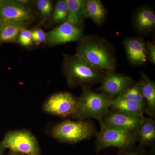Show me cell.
I'll return each instance as SVG.
<instances>
[{"mask_svg":"<svg viewBox=\"0 0 155 155\" xmlns=\"http://www.w3.org/2000/svg\"><path fill=\"white\" fill-rule=\"evenodd\" d=\"M75 54L98 69L114 72L116 67L115 50L105 39L96 35H83L78 41Z\"/></svg>","mask_w":155,"mask_h":155,"instance_id":"6da1fadb","label":"cell"},{"mask_svg":"<svg viewBox=\"0 0 155 155\" xmlns=\"http://www.w3.org/2000/svg\"><path fill=\"white\" fill-rule=\"evenodd\" d=\"M62 69L67 84L73 88H91L94 84L101 83L106 74L76 54H64Z\"/></svg>","mask_w":155,"mask_h":155,"instance_id":"7a4b0ae2","label":"cell"},{"mask_svg":"<svg viewBox=\"0 0 155 155\" xmlns=\"http://www.w3.org/2000/svg\"><path fill=\"white\" fill-rule=\"evenodd\" d=\"M112 100L103 93L82 88L81 94L77 97V108L71 116L72 119L82 121L93 118L100 122L110 110Z\"/></svg>","mask_w":155,"mask_h":155,"instance_id":"3957f363","label":"cell"},{"mask_svg":"<svg viewBox=\"0 0 155 155\" xmlns=\"http://www.w3.org/2000/svg\"><path fill=\"white\" fill-rule=\"evenodd\" d=\"M98 133L95 125L90 120H66L54 125L51 131L58 141L71 144L90 139Z\"/></svg>","mask_w":155,"mask_h":155,"instance_id":"277c9868","label":"cell"},{"mask_svg":"<svg viewBox=\"0 0 155 155\" xmlns=\"http://www.w3.org/2000/svg\"><path fill=\"white\" fill-rule=\"evenodd\" d=\"M135 132L101 125L95 142L96 152L98 153L111 147L118 148L119 150L131 147L137 142Z\"/></svg>","mask_w":155,"mask_h":155,"instance_id":"5b68a950","label":"cell"},{"mask_svg":"<svg viewBox=\"0 0 155 155\" xmlns=\"http://www.w3.org/2000/svg\"><path fill=\"white\" fill-rule=\"evenodd\" d=\"M6 149L27 155H40L41 148L36 138L25 130H13L6 134L2 141Z\"/></svg>","mask_w":155,"mask_h":155,"instance_id":"8992f818","label":"cell"},{"mask_svg":"<svg viewBox=\"0 0 155 155\" xmlns=\"http://www.w3.org/2000/svg\"><path fill=\"white\" fill-rule=\"evenodd\" d=\"M77 98L68 92H60L50 96L43 103V110L50 115L65 117L72 116L77 107Z\"/></svg>","mask_w":155,"mask_h":155,"instance_id":"52a82bcc","label":"cell"},{"mask_svg":"<svg viewBox=\"0 0 155 155\" xmlns=\"http://www.w3.org/2000/svg\"><path fill=\"white\" fill-rule=\"evenodd\" d=\"M83 29L67 22L46 33L44 43L50 46L78 41L83 36Z\"/></svg>","mask_w":155,"mask_h":155,"instance_id":"ba28073f","label":"cell"},{"mask_svg":"<svg viewBox=\"0 0 155 155\" xmlns=\"http://www.w3.org/2000/svg\"><path fill=\"white\" fill-rule=\"evenodd\" d=\"M101 85L98 90L114 99L119 96L134 83L130 76L114 72H106L102 81Z\"/></svg>","mask_w":155,"mask_h":155,"instance_id":"9c48e42d","label":"cell"},{"mask_svg":"<svg viewBox=\"0 0 155 155\" xmlns=\"http://www.w3.org/2000/svg\"><path fill=\"white\" fill-rule=\"evenodd\" d=\"M143 116L129 115L111 109L103 117L100 123L101 125L107 127L136 131L140 125Z\"/></svg>","mask_w":155,"mask_h":155,"instance_id":"30bf717a","label":"cell"},{"mask_svg":"<svg viewBox=\"0 0 155 155\" xmlns=\"http://www.w3.org/2000/svg\"><path fill=\"white\" fill-rule=\"evenodd\" d=\"M33 19L32 11L27 6L20 5L15 0H3L0 6V22L13 20L28 23Z\"/></svg>","mask_w":155,"mask_h":155,"instance_id":"8fae6325","label":"cell"},{"mask_svg":"<svg viewBox=\"0 0 155 155\" xmlns=\"http://www.w3.org/2000/svg\"><path fill=\"white\" fill-rule=\"evenodd\" d=\"M126 55L134 66H141L147 61L145 43L140 38H126L123 40Z\"/></svg>","mask_w":155,"mask_h":155,"instance_id":"7c38bea8","label":"cell"},{"mask_svg":"<svg viewBox=\"0 0 155 155\" xmlns=\"http://www.w3.org/2000/svg\"><path fill=\"white\" fill-rule=\"evenodd\" d=\"M137 142L140 146H153L155 142V121L153 117L143 116L136 131Z\"/></svg>","mask_w":155,"mask_h":155,"instance_id":"4fadbf2b","label":"cell"},{"mask_svg":"<svg viewBox=\"0 0 155 155\" xmlns=\"http://www.w3.org/2000/svg\"><path fill=\"white\" fill-rule=\"evenodd\" d=\"M28 24L13 20L0 22V44L17 42L19 33L27 28Z\"/></svg>","mask_w":155,"mask_h":155,"instance_id":"5bb4252c","label":"cell"},{"mask_svg":"<svg viewBox=\"0 0 155 155\" xmlns=\"http://www.w3.org/2000/svg\"><path fill=\"white\" fill-rule=\"evenodd\" d=\"M139 81L141 91L145 101L146 107L145 113L151 117H153L155 112V83L144 72L141 73Z\"/></svg>","mask_w":155,"mask_h":155,"instance_id":"9a60e30c","label":"cell"},{"mask_svg":"<svg viewBox=\"0 0 155 155\" xmlns=\"http://www.w3.org/2000/svg\"><path fill=\"white\" fill-rule=\"evenodd\" d=\"M68 10L67 22L83 29L84 22L87 18L84 1L65 0Z\"/></svg>","mask_w":155,"mask_h":155,"instance_id":"2e32d148","label":"cell"},{"mask_svg":"<svg viewBox=\"0 0 155 155\" xmlns=\"http://www.w3.org/2000/svg\"><path fill=\"white\" fill-rule=\"evenodd\" d=\"M134 22L137 30L140 32H150L155 25L154 12L149 8L138 9L134 15Z\"/></svg>","mask_w":155,"mask_h":155,"instance_id":"e0dca14e","label":"cell"},{"mask_svg":"<svg viewBox=\"0 0 155 155\" xmlns=\"http://www.w3.org/2000/svg\"><path fill=\"white\" fill-rule=\"evenodd\" d=\"M111 110L134 116H144V108L138 103L120 97L113 99L110 105Z\"/></svg>","mask_w":155,"mask_h":155,"instance_id":"ac0fdd59","label":"cell"},{"mask_svg":"<svg viewBox=\"0 0 155 155\" xmlns=\"http://www.w3.org/2000/svg\"><path fill=\"white\" fill-rule=\"evenodd\" d=\"M87 18H89L97 25L102 24L107 16V10L100 0L84 1Z\"/></svg>","mask_w":155,"mask_h":155,"instance_id":"d6986e66","label":"cell"},{"mask_svg":"<svg viewBox=\"0 0 155 155\" xmlns=\"http://www.w3.org/2000/svg\"><path fill=\"white\" fill-rule=\"evenodd\" d=\"M118 97L138 103L144 108L145 112L146 105L139 81L134 83Z\"/></svg>","mask_w":155,"mask_h":155,"instance_id":"ffe728a7","label":"cell"},{"mask_svg":"<svg viewBox=\"0 0 155 155\" xmlns=\"http://www.w3.org/2000/svg\"><path fill=\"white\" fill-rule=\"evenodd\" d=\"M68 16V10L65 0H59L56 3L53 10L52 19L56 24L66 22Z\"/></svg>","mask_w":155,"mask_h":155,"instance_id":"44dd1931","label":"cell"},{"mask_svg":"<svg viewBox=\"0 0 155 155\" xmlns=\"http://www.w3.org/2000/svg\"><path fill=\"white\" fill-rule=\"evenodd\" d=\"M37 9L42 22L51 17L54 8L52 1L50 0H38L36 2Z\"/></svg>","mask_w":155,"mask_h":155,"instance_id":"7402d4cb","label":"cell"},{"mask_svg":"<svg viewBox=\"0 0 155 155\" xmlns=\"http://www.w3.org/2000/svg\"><path fill=\"white\" fill-rule=\"evenodd\" d=\"M17 43L25 47H28L32 45L31 30L25 29L19 33L17 40Z\"/></svg>","mask_w":155,"mask_h":155,"instance_id":"603a6c76","label":"cell"},{"mask_svg":"<svg viewBox=\"0 0 155 155\" xmlns=\"http://www.w3.org/2000/svg\"><path fill=\"white\" fill-rule=\"evenodd\" d=\"M117 155H147L145 148L135 145L127 149L119 150Z\"/></svg>","mask_w":155,"mask_h":155,"instance_id":"cb8c5ba5","label":"cell"},{"mask_svg":"<svg viewBox=\"0 0 155 155\" xmlns=\"http://www.w3.org/2000/svg\"><path fill=\"white\" fill-rule=\"evenodd\" d=\"M32 43L39 45L45 43L46 39V33L40 28H35L31 31Z\"/></svg>","mask_w":155,"mask_h":155,"instance_id":"d4e9b609","label":"cell"},{"mask_svg":"<svg viewBox=\"0 0 155 155\" xmlns=\"http://www.w3.org/2000/svg\"><path fill=\"white\" fill-rule=\"evenodd\" d=\"M147 61L155 64V45L153 42L147 41L145 43Z\"/></svg>","mask_w":155,"mask_h":155,"instance_id":"484cf974","label":"cell"},{"mask_svg":"<svg viewBox=\"0 0 155 155\" xmlns=\"http://www.w3.org/2000/svg\"><path fill=\"white\" fill-rule=\"evenodd\" d=\"M15 1L20 5L24 6H26V5H28L31 2L30 1H28V0H15Z\"/></svg>","mask_w":155,"mask_h":155,"instance_id":"4316f807","label":"cell"},{"mask_svg":"<svg viewBox=\"0 0 155 155\" xmlns=\"http://www.w3.org/2000/svg\"><path fill=\"white\" fill-rule=\"evenodd\" d=\"M6 148L4 147L2 141H0V155H4Z\"/></svg>","mask_w":155,"mask_h":155,"instance_id":"83f0119b","label":"cell"},{"mask_svg":"<svg viewBox=\"0 0 155 155\" xmlns=\"http://www.w3.org/2000/svg\"><path fill=\"white\" fill-rule=\"evenodd\" d=\"M7 155H27L24 154L20 153L14 152L11 151Z\"/></svg>","mask_w":155,"mask_h":155,"instance_id":"f1b7e54d","label":"cell"},{"mask_svg":"<svg viewBox=\"0 0 155 155\" xmlns=\"http://www.w3.org/2000/svg\"><path fill=\"white\" fill-rule=\"evenodd\" d=\"M3 0H0V6H1V5H2V3Z\"/></svg>","mask_w":155,"mask_h":155,"instance_id":"f546056e","label":"cell"}]
</instances>
